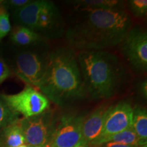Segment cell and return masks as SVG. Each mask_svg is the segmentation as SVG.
<instances>
[{
	"mask_svg": "<svg viewBox=\"0 0 147 147\" xmlns=\"http://www.w3.org/2000/svg\"><path fill=\"white\" fill-rule=\"evenodd\" d=\"M65 39L74 49L103 51L119 45L132 27V21L125 5L101 9L76 7Z\"/></svg>",
	"mask_w": 147,
	"mask_h": 147,
	"instance_id": "cell-1",
	"label": "cell"
},
{
	"mask_svg": "<svg viewBox=\"0 0 147 147\" xmlns=\"http://www.w3.org/2000/svg\"><path fill=\"white\" fill-rule=\"evenodd\" d=\"M38 89L60 106L84 97L80 67L72 49L59 47L50 51Z\"/></svg>",
	"mask_w": 147,
	"mask_h": 147,
	"instance_id": "cell-2",
	"label": "cell"
},
{
	"mask_svg": "<svg viewBox=\"0 0 147 147\" xmlns=\"http://www.w3.org/2000/svg\"><path fill=\"white\" fill-rule=\"evenodd\" d=\"M84 96L108 100L122 86L125 69L117 55L106 51H81L76 55Z\"/></svg>",
	"mask_w": 147,
	"mask_h": 147,
	"instance_id": "cell-3",
	"label": "cell"
},
{
	"mask_svg": "<svg viewBox=\"0 0 147 147\" xmlns=\"http://www.w3.org/2000/svg\"><path fill=\"white\" fill-rule=\"evenodd\" d=\"M15 21L40 35L47 41L63 35L65 25L59 8L48 0L31 1L23 8L14 11Z\"/></svg>",
	"mask_w": 147,
	"mask_h": 147,
	"instance_id": "cell-4",
	"label": "cell"
},
{
	"mask_svg": "<svg viewBox=\"0 0 147 147\" xmlns=\"http://www.w3.org/2000/svg\"><path fill=\"white\" fill-rule=\"evenodd\" d=\"M27 48L16 55L14 73L27 85L38 89L51 50L47 42Z\"/></svg>",
	"mask_w": 147,
	"mask_h": 147,
	"instance_id": "cell-5",
	"label": "cell"
},
{
	"mask_svg": "<svg viewBox=\"0 0 147 147\" xmlns=\"http://www.w3.org/2000/svg\"><path fill=\"white\" fill-rule=\"evenodd\" d=\"M0 97L14 113L22 115L23 118L37 116L50 108L47 97L29 85L16 94H0Z\"/></svg>",
	"mask_w": 147,
	"mask_h": 147,
	"instance_id": "cell-6",
	"label": "cell"
},
{
	"mask_svg": "<svg viewBox=\"0 0 147 147\" xmlns=\"http://www.w3.org/2000/svg\"><path fill=\"white\" fill-rule=\"evenodd\" d=\"M55 117L48 109L40 115L18 121L25 143L35 146L45 147L49 144L55 128Z\"/></svg>",
	"mask_w": 147,
	"mask_h": 147,
	"instance_id": "cell-7",
	"label": "cell"
},
{
	"mask_svg": "<svg viewBox=\"0 0 147 147\" xmlns=\"http://www.w3.org/2000/svg\"><path fill=\"white\" fill-rule=\"evenodd\" d=\"M121 52L134 69H147V33L140 27H131L121 42Z\"/></svg>",
	"mask_w": 147,
	"mask_h": 147,
	"instance_id": "cell-8",
	"label": "cell"
},
{
	"mask_svg": "<svg viewBox=\"0 0 147 147\" xmlns=\"http://www.w3.org/2000/svg\"><path fill=\"white\" fill-rule=\"evenodd\" d=\"M84 117L67 114L61 117L55 126L49 143L50 147H74L83 142L82 126Z\"/></svg>",
	"mask_w": 147,
	"mask_h": 147,
	"instance_id": "cell-9",
	"label": "cell"
},
{
	"mask_svg": "<svg viewBox=\"0 0 147 147\" xmlns=\"http://www.w3.org/2000/svg\"><path fill=\"white\" fill-rule=\"evenodd\" d=\"M132 113L133 108L127 102H120L115 105L109 106L104 119L102 133L92 145H94L104 138L131 128Z\"/></svg>",
	"mask_w": 147,
	"mask_h": 147,
	"instance_id": "cell-10",
	"label": "cell"
},
{
	"mask_svg": "<svg viewBox=\"0 0 147 147\" xmlns=\"http://www.w3.org/2000/svg\"><path fill=\"white\" fill-rule=\"evenodd\" d=\"M109 106L106 104L100 106L87 117H84L82 126V141L93 144L100 137L104 126V119Z\"/></svg>",
	"mask_w": 147,
	"mask_h": 147,
	"instance_id": "cell-11",
	"label": "cell"
},
{
	"mask_svg": "<svg viewBox=\"0 0 147 147\" xmlns=\"http://www.w3.org/2000/svg\"><path fill=\"white\" fill-rule=\"evenodd\" d=\"M10 32L11 41L18 47H29L48 42L34 31L21 25H16Z\"/></svg>",
	"mask_w": 147,
	"mask_h": 147,
	"instance_id": "cell-12",
	"label": "cell"
},
{
	"mask_svg": "<svg viewBox=\"0 0 147 147\" xmlns=\"http://www.w3.org/2000/svg\"><path fill=\"white\" fill-rule=\"evenodd\" d=\"M18 121L0 130V147H18L25 144Z\"/></svg>",
	"mask_w": 147,
	"mask_h": 147,
	"instance_id": "cell-13",
	"label": "cell"
},
{
	"mask_svg": "<svg viewBox=\"0 0 147 147\" xmlns=\"http://www.w3.org/2000/svg\"><path fill=\"white\" fill-rule=\"evenodd\" d=\"M107 142H116L123 144L126 145H131V146H135L140 147L144 146L142 141L140 140L137 135L131 127L124 131L119 132V133L113 134L112 136L104 138L100 140L95 143L94 145H102Z\"/></svg>",
	"mask_w": 147,
	"mask_h": 147,
	"instance_id": "cell-14",
	"label": "cell"
},
{
	"mask_svg": "<svg viewBox=\"0 0 147 147\" xmlns=\"http://www.w3.org/2000/svg\"><path fill=\"white\" fill-rule=\"evenodd\" d=\"M131 128L143 144H146L147 112L146 108L140 106L133 108Z\"/></svg>",
	"mask_w": 147,
	"mask_h": 147,
	"instance_id": "cell-15",
	"label": "cell"
},
{
	"mask_svg": "<svg viewBox=\"0 0 147 147\" xmlns=\"http://www.w3.org/2000/svg\"><path fill=\"white\" fill-rule=\"evenodd\" d=\"M71 3L76 7L101 9L114 8L124 5L122 1L117 0H76L72 1Z\"/></svg>",
	"mask_w": 147,
	"mask_h": 147,
	"instance_id": "cell-16",
	"label": "cell"
},
{
	"mask_svg": "<svg viewBox=\"0 0 147 147\" xmlns=\"http://www.w3.org/2000/svg\"><path fill=\"white\" fill-rule=\"evenodd\" d=\"M19 115L14 113L0 97V130L19 120Z\"/></svg>",
	"mask_w": 147,
	"mask_h": 147,
	"instance_id": "cell-17",
	"label": "cell"
},
{
	"mask_svg": "<svg viewBox=\"0 0 147 147\" xmlns=\"http://www.w3.org/2000/svg\"><path fill=\"white\" fill-rule=\"evenodd\" d=\"M127 5L131 13L137 18H144L146 16V0H129Z\"/></svg>",
	"mask_w": 147,
	"mask_h": 147,
	"instance_id": "cell-18",
	"label": "cell"
},
{
	"mask_svg": "<svg viewBox=\"0 0 147 147\" xmlns=\"http://www.w3.org/2000/svg\"><path fill=\"white\" fill-rule=\"evenodd\" d=\"M10 31V15L5 7L0 6V40L4 38Z\"/></svg>",
	"mask_w": 147,
	"mask_h": 147,
	"instance_id": "cell-19",
	"label": "cell"
},
{
	"mask_svg": "<svg viewBox=\"0 0 147 147\" xmlns=\"http://www.w3.org/2000/svg\"><path fill=\"white\" fill-rule=\"evenodd\" d=\"M11 70L3 59L0 58V84L3 83L11 75Z\"/></svg>",
	"mask_w": 147,
	"mask_h": 147,
	"instance_id": "cell-20",
	"label": "cell"
},
{
	"mask_svg": "<svg viewBox=\"0 0 147 147\" xmlns=\"http://www.w3.org/2000/svg\"><path fill=\"white\" fill-rule=\"evenodd\" d=\"M30 1V0H9V1H3V3L6 5L8 8L15 11L18 9L23 8Z\"/></svg>",
	"mask_w": 147,
	"mask_h": 147,
	"instance_id": "cell-21",
	"label": "cell"
},
{
	"mask_svg": "<svg viewBox=\"0 0 147 147\" xmlns=\"http://www.w3.org/2000/svg\"><path fill=\"white\" fill-rule=\"evenodd\" d=\"M138 91L139 93L142 95V97L145 100L147 98V81L146 80H142V82H140L138 85Z\"/></svg>",
	"mask_w": 147,
	"mask_h": 147,
	"instance_id": "cell-22",
	"label": "cell"
},
{
	"mask_svg": "<svg viewBox=\"0 0 147 147\" xmlns=\"http://www.w3.org/2000/svg\"><path fill=\"white\" fill-rule=\"evenodd\" d=\"M100 147H138L135 146H131V145H126L120 143L116 142H107L105 144L100 145Z\"/></svg>",
	"mask_w": 147,
	"mask_h": 147,
	"instance_id": "cell-23",
	"label": "cell"
},
{
	"mask_svg": "<svg viewBox=\"0 0 147 147\" xmlns=\"http://www.w3.org/2000/svg\"><path fill=\"white\" fill-rule=\"evenodd\" d=\"M88 145L87 144H85L84 142H82L80 143V144H79L78 145H77V146H74V147H87Z\"/></svg>",
	"mask_w": 147,
	"mask_h": 147,
	"instance_id": "cell-24",
	"label": "cell"
},
{
	"mask_svg": "<svg viewBox=\"0 0 147 147\" xmlns=\"http://www.w3.org/2000/svg\"><path fill=\"white\" fill-rule=\"evenodd\" d=\"M18 147H40V146H32V145H29V144H27L25 143V144H23L21 145V146H18Z\"/></svg>",
	"mask_w": 147,
	"mask_h": 147,
	"instance_id": "cell-25",
	"label": "cell"
},
{
	"mask_svg": "<svg viewBox=\"0 0 147 147\" xmlns=\"http://www.w3.org/2000/svg\"><path fill=\"white\" fill-rule=\"evenodd\" d=\"M140 147H146V145H144V146H140Z\"/></svg>",
	"mask_w": 147,
	"mask_h": 147,
	"instance_id": "cell-26",
	"label": "cell"
}]
</instances>
